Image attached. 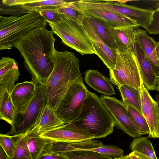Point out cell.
Returning a JSON list of instances; mask_svg holds the SVG:
<instances>
[{"label": "cell", "mask_w": 159, "mask_h": 159, "mask_svg": "<svg viewBox=\"0 0 159 159\" xmlns=\"http://www.w3.org/2000/svg\"><path fill=\"white\" fill-rule=\"evenodd\" d=\"M46 26L34 29L15 43L24 65L32 76V81L45 85L54 68L56 39Z\"/></svg>", "instance_id": "1"}, {"label": "cell", "mask_w": 159, "mask_h": 159, "mask_svg": "<svg viewBox=\"0 0 159 159\" xmlns=\"http://www.w3.org/2000/svg\"><path fill=\"white\" fill-rule=\"evenodd\" d=\"M53 70L45 85L47 104L55 111L66 92L76 80L81 76L79 60L74 53L56 50Z\"/></svg>", "instance_id": "2"}, {"label": "cell", "mask_w": 159, "mask_h": 159, "mask_svg": "<svg viewBox=\"0 0 159 159\" xmlns=\"http://www.w3.org/2000/svg\"><path fill=\"white\" fill-rule=\"evenodd\" d=\"M66 125L87 130L98 139L113 133L115 121L100 98L88 90L80 115Z\"/></svg>", "instance_id": "3"}, {"label": "cell", "mask_w": 159, "mask_h": 159, "mask_svg": "<svg viewBox=\"0 0 159 159\" xmlns=\"http://www.w3.org/2000/svg\"><path fill=\"white\" fill-rule=\"evenodd\" d=\"M46 20L39 12L20 16H0V49H10L14 44L34 29L46 26Z\"/></svg>", "instance_id": "4"}, {"label": "cell", "mask_w": 159, "mask_h": 159, "mask_svg": "<svg viewBox=\"0 0 159 159\" xmlns=\"http://www.w3.org/2000/svg\"><path fill=\"white\" fill-rule=\"evenodd\" d=\"M61 14L57 21H47L53 33L58 36L63 44L82 55H97L90 39L78 21Z\"/></svg>", "instance_id": "5"}, {"label": "cell", "mask_w": 159, "mask_h": 159, "mask_svg": "<svg viewBox=\"0 0 159 159\" xmlns=\"http://www.w3.org/2000/svg\"><path fill=\"white\" fill-rule=\"evenodd\" d=\"M117 57L114 68L109 70L110 80L119 89L127 85L140 91L142 80L138 62L132 48L116 49Z\"/></svg>", "instance_id": "6"}, {"label": "cell", "mask_w": 159, "mask_h": 159, "mask_svg": "<svg viewBox=\"0 0 159 159\" xmlns=\"http://www.w3.org/2000/svg\"><path fill=\"white\" fill-rule=\"evenodd\" d=\"M88 90L81 76L69 88L56 111L57 116L66 123L76 119L80 115Z\"/></svg>", "instance_id": "7"}, {"label": "cell", "mask_w": 159, "mask_h": 159, "mask_svg": "<svg viewBox=\"0 0 159 159\" xmlns=\"http://www.w3.org/2000/svg\"><path fill=\"white\" fill-rule=\"evenodd\" d=\"M47 103L45 85L37 84L36 93L26 110L23 113L18 114L16 122L7 134L14 138L23 135L31 130Z\"/></svg>", "instance_id": "8"}, {"label": "cell", "mask_w": 159, "mask_h": 159, "mask_svg": "<svg viewBox=\"0 0 159 159\" xmlns=\"http://www.w3.org/2000/svg\"><path fill=\"white\" fill-rule=\"evenodd\" d=\"M100 98L113 117L115 126L134 138L143 135L129 116L126 106L122 101L115 97L104 95H101Z\"/></svg>", "instance_id": "9"}, {"label": "cell", "mask_w": 159, "mask_h": 159, "mask_svg": "<svg viewBox=\"0 0 159 159\" xmlns=\"http://www.w3.org/2000/svg\"><path fill=\"white\" fill-rule=\"evenodd\" d=\"M78 21L90 39L97 55L109 70L113 69L116 60V49L108 46L99 36L87 14L82 11L79 15Z\"/></svg>", "instance_id": "10"}, {"label": "cell", "mask_w": 159, "mask_h": 159, "mask_svg": "<svg viewBox=\"0 0 159 159\" xmlns=\"http://www.w3.org/2000/svg\"><path fill=\"white\" fill-rule=\"evenodd\" d=\"M2 3L8 7L14 13L26 14L33 12L56 10L63 6L72 5V1L64 0H3Z\"/></svg>", "instance_id": "11"}, {"label": "cell", "mask_w": 159, "mask_h": 159, "mask_svg": "<svg viewBox=\"0 0 159 159\" xmlns=\"http://www.w3.org/2000/svg\"><path fill=\"white\" fill-rule=\"evenodd\" d=\"M140 94L141 101L142 114L148 125L150 138L159 137V105L149 93L142 81Z\"/></svg>", "instance_id": "12"}, {"label": "cell", "mask_w": 159, "mask_h": 159, "mask_svg": "<svg viewBox=\"0 0 159 159\" xmlns=\"http://www.w3.org/2000/svg\"><path fill=\"white\" fill-rule=\"evenodd\" d=\"M66 124L43 133L39 136L48 144L55 142H77L95 138L93 135L87 130L68 126Z\"/></svg>", "instance_id": "13"}, {"label": "cell", "mask_w": 159, "mask_h": 159, "mask_svg": "<svg viewBox=\"0 0 159 159\" xmlns=\"http://www.w3.org/2000/svg\"><path fill=\"white\" fill-rule=\"evenodd\" d=\"M74 6L106 25L111 27H140L136 21L130 18L107 9L99 7Z\"/></svg>", "instance_id": "14"}, {"label": "cell", "mask_w": 159, "mask_h": 159, "mask_svg": "<svg viewBox=\"0 0 159 159\" xmlns=\"http://www.w3.org/2000/svg\"><path fill=\"white\" fill-rule=\"evenodd\" d=\"M75 6L99 7L107 9L136 19L139 14L138 7L124 3L123 1L80 0L72 1Z\"/></svg>", "instance_id": "15"}, {"label": "cell", "mask_w": 159, "mask_h": 159, "mask_svg": "<svg viewBox=\"0 0 159 159\" xmlns=\"http://www.w3.org/2000/svg\"><path fill=\"white\" fill-rule=\"evenodd\" d=\"M37 84L32 81L18 83L10 93L13 104L18 113H22L26 110L34 97L37 90Z\"/></svg>", "instance_id": "16"}, {"label": "cell", "mask_w": 159, "mask_h": 159, "mask_svg": "<svg viewBox=\"0 0 159 159\" xmlns=\"http://www.w3.org/2000/svg\"><path fill=\"white\" fill-rule=\"evenodd\" d=\"M20 75L18 63L9 57L0 60V93L6 90L11 93Z\"/></svg>", "instance_id": "17"}, {"label": "cell", "mask_w": 159, "mask_h": 159, "mask_svg": "<svg viewBox=\"0 0 159 159\" xmlns=\"http://www.w3.org/2000/svg\"><path fill=\"white\" fill-rule=\"evenodd\" d=\"M137 60L143 84L148 90H155L156 77L149 61L136 38L131 48Z\"/></svg>", "instance_id": "18"}, {"label": "cell", "mask_w": 159, "mask_h": 159, "mask_svg": "<svg viewBox=\"0 0 159 159\" xmlns=\"http://www.w3.org/2000/svg\"><path fill=\"white\" fill-rule=\"evenodd\" d=\"M104 25L108 35L118 49L127 50L132 48L139 27H111Z\"/></svg>", "instance_id": "19"}, {"label": "cell", "mask_w": 159, "mask_h": 159, "mask_svg": "<svg viewBox=\"0 0 159 159\" xmlns=\"http://www.w3.org/2000/svg\"><path fill=\"white\" fill-rule=\"evenodd\" d=\"M103 145L102 142L93 139L70 142H52L47 145L44 152L48 153L57 154L75 150L97 148Z\"/></svg>", "instance_id": "20"}, {"label": "cell", "mask_w": 159, "mask_h": 159, "mask_svg": "<svg viewBox=\"0 0 159 159\" xmlns=\"http://www.w3.org/2000/svg\"><path fill=\"white\" fill-rule=\"evenodd\" d=\"M135 38L143 48L151 64L155 77L159 75V60L156 51V42L146 31L139 28Z\"/></svg>", "instance_id": "21"}, {"label": "cell", "mask_w": 159, "mask_h": 159, "mask_svg": "<svg viewBox=\"0 0 159 159\" xmlns=\"http://www.w3.org/2000/svg\"><path fill=\"white\" fill-rule=\"evenodd\" d=\"M66 124L57 115L55 111L47 104L43 108L34 128L38 134H41Z\"/></svg>", "instance_id": "22"}, {"label": "cell", "mask_w": 159, "mask_h": 159, "mask_svg": "<svg viewBox=\"0 0 159 159\" xmlns=\"http://www.w3.org/2000/svg\"><path fill=\"white\" fill-rule=\"evenodd\" d=\"M84 80L89 87L104 95L109 96L116 94L111 82L98 70H87L85 73Z\"/></svg>", "instance_id": "23"}, {"label": "cell", "mask_w": 159, "mask_h": 159, "mask_svg": "<svg viewBox=\"0 0 159 159\" xmlns=\"http://www.w3.org/2000/svg\"><path fill=\"white\" fill-rule=\"evenodd\" d=\"M18 111L6 90L0 93V119L12 126L16 122Z\"/></svg>", "instance_id": "24"}, {"label": "cell", "mask_w": 159, "mask_h": 159, "mask_svg": "<svg viewBox=\"0 0 159 159\" xmlns=\"http://www.w3.org/2000/svg\"><path fill=\"white\" fill-rule=\"evenodd\" d=\"M23 135L32 158L38 159L44 151L48 143L40 137L34 129Z\"/></svg>", "instance_id": "25"}, {"label": "cell", "mask_w": 159, "mask_h": 159, "mask_svg": "<svg viewBox=\"0 0 159 159\" xmlns=\"http://www.w3.org/2000/svg\"><path fill=\"white\" fill-rule=\"evenodd\" d=\"M118 89L124 104L133 107L142 114L140 91L127 85H123Z\"/></svg>", "instance_id": "26"}, {"label": "cell", "mask_w": 159, "mask_h": 159, "mask_svg": "<svg viewBox=\"0 0 159 159\" xmlns=\"http://www.w3.org/2000/svg\"><path fill=\"white\" fill-rule=\"evenodd\" d=\"M129 147L132 151L142 154L149 159H158L152 143L147 137L134 138Z\"/></svg>", "instance_id": "27"}, {"label": "cell", "mask_w": 159, "mask_h": 159, "mask_svg": "<svg viewBox=\"0 0 159 159\" xmlns=\"http://www.w3.org/2000/svg\"><path fill=\"white\" fill-rule=\"evenodd\" d=\"M58 154L65 159H114L97 152L89 150H75Z\"/></svg>", "instance_id": "28"}, {"label": "cell", "mask_w": 159, "mask_h": 159, "mask_svg": "<svg viewBox=\"0 0 159 159\" xmlns=\"http://www.w3.org/2000/svg\"><path fill=\"white\" fill-rule=\"evenodd\" d=\"M131 118L139 129L143 135L149 134L150 130L146 119L137 109L129 105L126 106Z\"/></svg>", "instance_id": "29"}, {"label": "cell", "mask_w": 159, "mask_h": 159, "mask_svg": "<svg viewBox=\"0 0 159 159\" xmlns=\"http://www.w3.org/2000/svg\"><path fill=\"white\" fill-rule=\"evenodd\" d=\"M88 15L95 30L105 43L111 48L117 49V46L108 35L104 25L97 19Z\"/></svg>", "instance_id": "30"}, {"label": "cell", "mask_w": 159, "mask_h": 159, "mask_svg": "<svg viewBox=\"0 0 159 159\" xmlns=\"http://www.w3.org/2000/svg\"><path fill=\"white\" fill-rule=\"evenodd\" d=\"M16 147L13 156L9 159H33L24 135L14 137Z\"/></svg>", "instance_id": "31"}, {"label": "cell", "mask_w": 159, "mask_h": 159, "mask_svg": "<svg viewBox=\"0 0 159 159\" xmlns=\"http://www.w3.org/2000/svg\"><path fill=\"white\" fill-rule=\"evenodd\" d=\"M85 150L94 151L107 157L113 159L124 156V150L116 145L103 144L98 148Z\"/></svg>", "instance_id": "32"}, {"label": "cell", "mask_w": 159, "mask_h": 159, "mask_svg": "<svg viewBox=\"0 0 159 159\" xmlns=\"http://www.w3.org/2000/svg\"><path fill=\"white\" fill-rule=\"evenodd\" d=\"M13 138L7 134H0V147L9 158L13 156L16 147V141Z\"/></svg>", "instance_id": "33"}, {"label": "cell", "mask_w": 159, "mask_h": 159, "mask_svg": "<svg viewBox=\"0 0 159 159\" xmlns=\"http://www.w3.org/2000/svg\"><path fill=\"white\" fill-rule=\"evenodd\" d=\"M56 10L59 13L65 14L77 21L80 14L82 12L81 11L77 9L73 5L72 3L70 6L61 7Z\"/></svg>", "instance_id": "34"}, {"label": "cell", "mask_w": 159, "mask_h": 159, "mask_svg": "<svg viewBox=\"0 0 159 159\" xmlns=\"http://www.w3.org/2000/svg\"><path fill=\"white\" fill-rule=\"evenodd\" d=\"M146 30L150 34H159V6L155 10L152 23Z\"/></svg>", "instance_id": "35"}, {"label": "cell", "mask_w": 159, "mask_h": 159, "mask_svg": "<svg viewBox=\"0 0 159 159\" xmlns=\"http://www.w3.org/2000/svg\"><path fill=\"white\" fill-rule=\"evenodd\" d=\"M56 10H47L39 12L46 20L52 22L58 21L60 18L61 13H59Z\"/></svg>", "instance_id": "36"}, {"label": "cell", "mask_w": 159, "mask_h": 159, "mask_svg": "<svg viewBox=\"0 0 159 159\" xmlns=\"http://www.w3.org/2000/svg\"><path fill=\"white\" fill-rule=\"evenodd\" d=\"M38 159H65L59 154H49L43 152Z\"/></svg>", "instance_id": "37"}, {"label": "cell", "mask_w": 159, "mask_h": 159, "mask_svg": "<svg viewBox=\"0 0 159 159\" xmlns=\"http://www.w3.org/2000/svg\"><path fill=\"white\" fill-rule=\"evenodd\" d=\"M127 155L130 159H149L145 156L135 152L132 151Z\"/></svg>", "instance_id": "38"}, {"label": "cell", "mask_w": 159, "mask_h": 159, "mask_svg": "<svg viewBox=\"0 0 159 159\" xmlns=\"http://www.w3.org/2000/svg\"><path fill=\"white\" fill-rule=\"evenodd\" d=\"M4 152L0 147V159H9L8 157L4 153Z\"/></svg>", "instance_id": "39"}, {"label": "cell", "mask_w": 159, "mask_h": 159, "mask_svg": "<svg viewBox=\"0 0 159 159\" xmlns=\"http://www.w3.org/2000/svg\"><path fill=\"white\" fill-rule=\"evenodd\" d=\"M155 87V90L159 88V75L156 77Z\"/></svg>", "instance_id": "40"}, {"label": "cell", "mask_w": 159, "mask_h": 159, "mask_svg": "<svg viewBox=\"0 0 159 159\" xmlns=\"http://www.w3.org/2000/svg\"><path fill=\"white\" fill-rule=\"evenodd\" d=\"M156 51L158 59L159 60V42L156 43Z\"/></svg>", "instance_id": "41"}, {"label": "cell", "mask_w": 159, "mask_h": 159, "mask_svg": "<svg viewBox=\"0 0 159 159\" xmlns=\"http://www.w3.org/2000/svg\"><path fill=\"white\" fill-rule=\"evenodd\" d=\"M114 159H130L127 155L123 156L120 157L118 158H115Z\"/></svg>", "instance_id": "42"}, {"label": "cell", "mask_w": 159, "mask_h": 159, "mask_svg": "<svg viewBox=\"0 0 159 159\" xmlns=\"http://www.w3.org/2000/svg\"><path fill=\"white\" fill-rule=\"evenodd\" d=\"M156 101L158 102L159 105V94L157 93L156 94L155 96ZM159 138V137L158 138Z\"/></svg>", "instance_id": "43"}, {"label": "cell", "mask_w": 159, "mask_h": 159, "mask_svg": "<svg viewBox=\"0 0 159 159\" xmlns=\"http://www.w3.org/2000/svg\"><path fill=\"white\" fill-rule=\"evenodd\" d=\"M156 90H157L159 92V88L157 89Z\"/></svg>", "instance_id": "44"}]
</instances>
